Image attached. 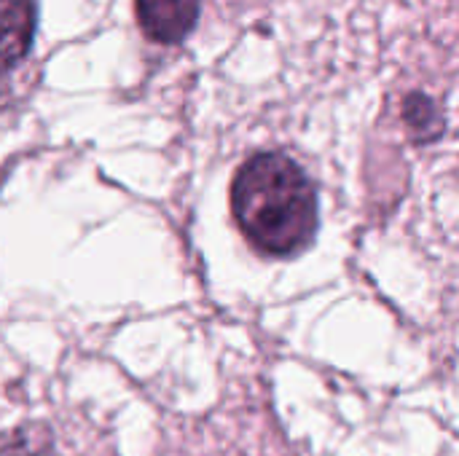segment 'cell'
I'll list each match as a JSON object with an SVG mask.
<instances>
[{
  "mask_svg": "<svg viewBox=\"0 0 459 456\" xmlns=\"http://www.w3.org/2000/svg\"><path fill=\"white\" fill-rule=\"evenodd\" d=\"M35 32V0H0V73H8L30 51Z\"/></svg>",
  "mask_w": 459,
  "mask_h": 456,
  "instance_id": "3",
  "label": "cell"
},
{
  "mask_svg": "<svg viewBox=\"0 0 459 456\" xmlns=\"http://www.w3.org/2000/svg\"><path fill=\"white\" fill-rule=\"evenodd\" d=\"M0 456H59V452L46 427L22 425L0 435Z\"/></svg>",
  "mask_w": 459,
  "mask_h": 456,
  "instance_id": "4",
  "label": "cell"
},
{
  "mask_svg": "<svg viewBox=\"0 0 459 456\" xmlns=\"http://www.w3.org/2000/svg\"><path fill=\"white\" fill-rule=\"evenodd\" d=\"M134 5L143 32L156 43L183 40L199 19V0H134Z\"/></svg>",
  "mask_w": 459,
  "mask_h": 456,
  "instance_id": "2",
  "label": "cell"
},
{
  "mask_svg": "<svg viewBox=\"0 0 459 456\" xmlns=\"http://www.w3.org/2000/svg\"><path fill=\"white\" fill-rule=\"evenodd\" d=\"M231 210L245 237L269 255H293L317 228V196L304 169L282 153H255L231 185Z\"/></svg>",
  "mask_w": 459,
  "mask_h": 456,
  "instance_id": "1",
  "label": "cell"
},
{
  "mask_svg": "<svg viewBox=\"0 0 459 456\" xmlns=\"http://www.w3.org/2000/svg\"><path fill=\"white\" fill-rule=\"evenodd\" d=\"M406 121H409L414 137H420V140H430L441 129V124H438L441 118L436 113L433 102L428 97H422V94L409 97V102H406Z\"/></svg>",
  "mask_w": 459,
  "mask_h": 456,
  "instance_id": "5",
  "label": "cell"
}]
</instances>
